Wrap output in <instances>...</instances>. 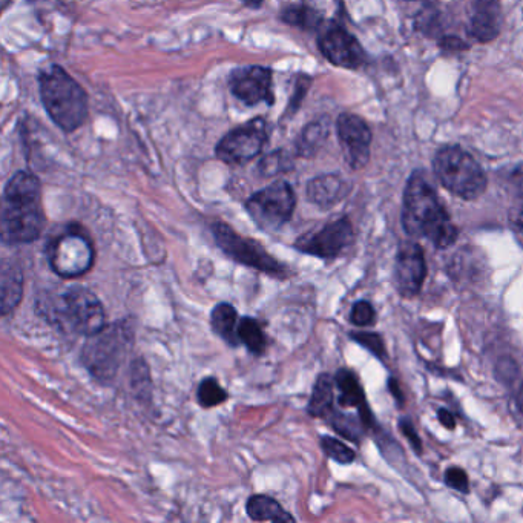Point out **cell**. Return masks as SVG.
<instances>
[{"label":"cell","instance_id":"36","mask_svg":"<svg viewBox=\"0 0 523 523\" xmlns=\"http://www.w3.org/2000/svg\"><path fill=\"white\" fill-rule=\"evenodd\" d=\"M438 419L445 428L453 430L456 427V419H454L453 413L447 410V408H439Z\"/></svg>","mask_w":523,"mask_h":523},{"label":"cell","instance_id":"34","mask_svg":"<svg viewBox=\"0 0 523 523\" xmlns=\"http://www.w3.org/2000/svg\"><path fill=\"white\" fill-rule=\"evenodd\" d=\"M445 484L453 490L468 493L470 491V482H468L467 473L462 468L451 467L445 473Z\"/></svg>","mask_w":523,"mask_h":523},{"label":"cell","instance_id":"3","mask_svg":"<svg viewBox=\"0 0 523 523\" xmlns=\"http://www.w3.org/2000/svg\"><path fill=\"white\" fill-rule=\"evenodd\" d=\"M436 177L447 191L464 200H476L487 189V175L481 165L459 146H445L433 160Z\"/></svg>","mask_w":523,"mask_h":523},{"label":"cell","instance_id":"20","mask_svg":"<svg viewBox=\"0 0 523 523\" xmlns=\"http://www.w3.org/2000/svg\"><path fill=\"white\" fill-rule=\"evenodd\" d=\"M2 315L7 316L8 313L13 312L19 306L22 295H24V275L22 270L16 264L5 263L2 266Z\"/></svg>","mask_w":523,"mask_h":523},{"label":"cell","instance_id":"16","mask_svg":"<svg viewBox=\"0 0 523 523\" xmlns=\"http://www.w3.org/2000/svg\"><path fill=\"white\" fill-rule=\"evenodd\" d=\"M502 27V7L500 0H476L471 17L470 33L479 42L496 39Z\"/></svg>","mask_w":523,"mask_h":523},{"label":"cell","instance_id":"23","mask_svg":"<svg viewBox=\"0 0 523 523\" xmlns=\"http://www.w3.org/2000/svg\"><path fill=\"white\" fill-rule=\"evenodd\" d=\"M335 384L332 376L321 375L313 385L307 412L313 418H327L333 412V398H335Z\"/></svg>","mask_w":523,"mask_h":523},{"label":"cell","instance_id":"5","mask_svg":"<svg viewBox=\"0 0 523 523\" xmlns=\"http://www.w3.org/2000/svg\"><path fill=\"white\" fill-rule=\"evenodd\" d=\"M53 315L56 316L57 323L86 338L96 335L106 327L102 303L91 290L82 286L68 287L60 295Z\"/></svg>","mask_w":523,"mask_h":523},{"label":"cell","instance_id":"31","mask_svg":"<svg viewBox=\"0 0 523 523\" xmlns=\"http://www.w3.org/2000/svg\"><path fill=\"white\" fill-rule=\"evenodd\" d=\"M353 341L359 344V346L364 347V349L372 352L376 358L384 359L385 358V346L384 341H382L381 336L376 335V333L370 332H353L352 335Z\"/></svg>","mask_w":523,"mask_h":523},{"label":"cell","instance_id":"33","mask_svg":"<svg viewBox=\"0 0 523 523\" xmlns=\"http://www.w3.org/2000/svg\"><path fill=\"white\" fill-rule=\"evenodd\" d=\"M310 83H312V77H297V82H295V91H293V96L290 97L289 106H287V116H293V114H297L301 103H303L304 97H306V94L309 93Z\"/></svg>","mask_w":523,"mask_h":523},{"label":"cell","instance_id":"8","mask_svg":"<svg viewBox=\"0 0 523 523\" xmlns=\"http://www.w3.org/2000/svg\"><path fill=\"white\" fill-rule=\"evenodd\" d=\"M94 247L79 231H68L57 237L48 249V263L62 278H79L94 264Z\"/></svg>","mask_w":523,"mask_h":523},{"label":"cell","instance_id":"35","mask_svg":"<svg viewBox=\"0 0 523 523\" xmlns=\"http://www.w3.org/2000/svg\"><path fill=\"white\" fill-rule=\"evenodd\" d=\"M399 425H401L402 433H404V435L407 436L408 441H410V444H412L413 447H415V450L421 451V439H419L418 433H416L415 427H413L412 422L408 421V419H402V421L399 422Z\"/></svg>","mask_w":523,"mask_h":523},{"label":"cell","instance_id":"1","mask_svg":"<svg viewBox=\"0 0 523 523\" xmlns=\"http://www.w3.org/2000/svg\"><path fill=\"white\" fill-rule=\"evenodd\" d=\"M402 226L412 238H425L438 249H447L458 240L454 226L433 186L421 172L408 178L402 203Z\"/></svg>","mask_w":523,"mask_h":523},{"label":"cell","instance_id":"30","mask_svg":"<svg viewBox=\"0 0 523 523\" xmlns=\"http://www.w3.org/2000/svg\"><path fill=\"white\" fill-rule=\"evenodd\" d=\"M321 447H323L324 453L338 464H352L355 461V451L350 450L344 442L338 441V439L323 436Z\"/></svg>","mask_w":523,"mask_h":523},{"label":"cell","instance_id":"21","mask_svg":"<svg viewBox=\"0 0 523 523\" xmlns=\"http://www.w3.org/2000/svg\"><path fill=\"white\" fill-rule=\"evenodd\" d=\"M247 516L255 522H293V516L283 510L274 497L255 494L247 500Z\"/></svg>","mask_w":523,"mask_h":523},{"label":"cell","instance_id":"32","mask_svg":"<svg viewBox=\"0 0 523 523\" xmlns=\"http://www.w3.org/2000/svg\"><path fill=\"white\" fill-rule=\"evenodd\" d=\"M375 320L376 313L372 304L367 303V301H358V303L353 304L352 312H350V321H352L353 326H372Z\"/></svg>","mask_w":523,"mask_h":523},{"label":"cell","instance_id":"19","mask_svg":"<svg viewBox=\"0 0 523 523\" xmlns=\"http://www.w3.org/2000/svg\"><path fill=\"white\" fill-rule=\"evenodd\" d=\"M7 203H31L40 201V181L28 171H19L7 181L4 188Z\"/></svg>","mask_w":523,"mask_h":523},{"label":"cell","instance_id":"39","mask_svg":"<svg viewBox=\"0 0 523 523\" xmlns=\"http://www.w3.org/2000/svg\"><path fill=\"white\" fill-rule=\"evenodd\" d=\"M517 402H519L520 410L523 412V387L520 389L519 399H517Z\"/></svg>","mask_w":523,"mask_h":523},{"label":"cell","instance_id":"25","mask_svg":"<svg viewBox=\"0 0 523 523\" xmlns=\"http://www.w3.org/2000/svg\"><path fill=\"white\" fill-rule=\"evenodd\" d=\"M329 137V123L327 120H316L309 123L301 132L297 140V155L300 157H313L323 148Z\"/></svg>","mask_w":523,"mask_h":523},{"label":"cell","instance_id":"11","mask_svg":"<svg viewBox=\"0 0 523 523\" xmlns=\"http://www.w3.org/2000/svg\"><path fill=\"white\" fill-rule=\"evenodd\" d=\"M229 88L247 106L274 105V73L267 66H240L229 77Z\"/></svg>","mask_w":523,"mask_h":523},{"label":"cell","instance_id":"26","mask_svg":"<svg viewBox=\"0 0 523 523\" xmlns=\"http://www.w3.org/2000/svg\"><path fill=\"white\" fill-rule=\"evenodd\" d=\"M238 338L240 343L249 349L254 355H263L267 349V336L263 327L254 318H241L238 324Z\"/></svg>","mask_w":523,"mask_h":523},{"label":"cell","instance_id":"24","mask_svg":"<svg viewBox=\"0 0 523 523\" xmlns=\"http://www.w3.org/2000/svg\"><path fill=\"white\" fill-rule=\"evenodd\" d=\"M281 20L290 27L300 28L304 31L320 30L323 25V16L320 11L315 10L312 5L303 4L290 5L281 13Z\"/></svg>","mask_w":523,"mask_h":523},{"label":"cell","instance_id":"15","mask_svg":"<svg viewBox=\"0 0 523 523\" xmlns=\"http://www.w3.org/2000/svg\"><path fill=\"white\" fill-rule=\"evenodd\" d=\"M427 277L424 250L415 241H404L396 255L395 284L404 298H413L421 292Z\"/></svg>","mask_w":523,"mask_h":523},{"label":"cell","instance_id":"37","mask_svg":"<svg viewBox=\"0 0 523 523\" xmlns=\"http://www.w3.org/2000/svg\"><path fill=\"white\" fill-rule=\"evenodd\" d=\"M513 221L514 224L519 227L520 231L523 232V197L522 200L519 201V204H517L516 208H514Z\"/></svg>","mask_w":523,"mask_h":523},{"label":"cell","instance_id":"2","mask_svg":"<svg viewBox=\"0 0 523 523\" xmlns=\"http://www.w3.org/2000/svg\"><path fill=\"white\" fill-rule=\"evenodd\" d=\"M39 96L48 117L63 132L77 131L88 119L85 89L59 65H48L37 77Z\"/></svg>","mask_w":523,"mask_h":523},{"label":"cell","instance_id":"13","mask_svg":"<svg viewBox=\"0 0 523 523\" xmlns=\"http://www.w3.org/2000/svg\"><path fill=\"white\" fill-rule=\"evenodd\" d=\"M336 132L350 168L362 169L369 163L372 148V131L361 117L344 112L336 120Z\"/></svg>","mask_w":523,"mask_h":523},{"label":"cell","instance_id":"12","mask_svg":"<svg viewBox=\"0 0 523 523\" xmlns=\"http://www.w3.org/2000/svg\"><path fill=\"white\" fill-rule=\"evenodd\" d=\"M353 227L347 218L333 221L324 226L321 231L310 232L298 238L295 247L300 252L313 257L332 260L343 254L344 250L352 244Z\"/></svg>","mask_w":523,"mask_h":523},{"label":"cell","instance_id":"29","mask_svg":"<svg viewBox=\"0 0 523 523\" xmlns=\"http://www.w3.org/2000/svg\"><path fill=\"white\" fill-rule=\"evenodd\" d=\"M330 422H332L335 431L350 441H359L362 436V419L353 418V416L343 415V413H330Z\"/></svg>","mask_w":523,"mask_h":523},{"label":"cell","instance_id":"4","mask_svg":"<svg viewBox=\"0 0 523 523\" xmlns=\"http://www.w3.org/2000/svg\"><path fill=\"white\" fill-rule=\"evenodd\" d=\"M132 327L126 321L105 327L96 335L88 336L83 347L82 361L97 379L109 382L114 379L132 344Z\"/></svg>","mask_w":523,"mask_h":523},{"label":"cell","instance_id":"9","mask_svg":"<svg viewBox=\"0 0 523 523\" xmlns=\"http://www.w3.org/2000/svg\"><path fill=\"white\" fill-rule=\"evenodd\" d=\"M269 142V126L257 117L227 132L215 146V155L227 165H244L261 154Z\"/></svg>","mask_w":523,"mask_h":523},{"label":"cell","instance_id":"28","mask_svg":"<svg viewBox=\"0 0 523 523\" xmlns=\"http://www.w3.org/2000/svg\"><path fill=\"white\" fill-rule=\"evenodd\" d=\"M197 398L201 407L212 408L226 401L227 392L218 384L217 379L206 378L198 385Z\"/></svg>","mask_w":523,"mask_h":523},{"label":"cell","instance_id":"6","mask_svg":"<svg viewBox=\"0 0 523 523\" xmlns=\"http://www.w3.org/2000/svg\"><path fill=\"white\" fill-rule=\"evenodd\" d=\"M297 206V197L287 181H275L247 198L244 208L261 231H278L289 223Z\"/></svg>","mask_w":523,"mask_h":523},{"label":"cell","instance_id":"10","mask_svg":"<svg viewBox=\"0 0 523 523\" xmlns=\"http://www.w3.org/2000/svg\"><path fill=\"white\" fill-rule=\"evenodd\" d=\"M45 226L40 201L7 203L2 209V240L7 244H27L42 234Z\"/></svg>","mask_w":523,"mask_h":523},{"label":"cell","instance_id":"22","mask_svg":"<svg viewBox=\"0 0 523 523\" xmlns=\"http://www.w3.org/2000/svg\"><path fill=\"white\" fill-rule=\"evenodd\" d=\"M211 324L214 332L226 341L231 346H238L240 338H238V320L237 309L231 304L220 303L214 307L211 313Z\"/></svg>","mask_w":523,"mask_h":523},{"label":"cell","instance_id":"27","mask_svg":"<svg viewBox=\"0 0 523 523\" xmlns=\"http://www.w3.org/2000/svg\"><path fill=\"white\" fill-rule=\"evenodd\" d=\"M292 169V157H290L289 152L283 151V149H277L272 154L266 155L258 163V172L263 177H275V175L284 174V172L292 171Z\"/></svg>","mask_w":523,"mask_h":523},{"label":"cell","instance_id":"38","mask_svg":"<svg viewBox=\"0 0 523 523\" xmlns=\"http://www.w3.org/2000/svg\"><path fill=\"white\" fill-rule=\"evenodd\" d=\"M263 2L264 0H243V4L246 5L247 8H254V10L260 8Z\"/></svg>","mask_w":523,"mask_h":523},{"label":"cell","instance_id":"17","mask_svg":"<svg viewBox=\"0 0 523 523\" xmlns=\"http://www.w3.org/2000/svg\"><path fill=\"white\" fill-rule=\"evenodd\" d=\"M349 194V185L343 177L336 174L320 175L309 181L306 188V195L320 208H330L343 200Z\"/></svg>","mask_w":523,"mask_h":523},{"label":"cell","instance_id":"18","mask_svg":"<svg viewBox=\"0 0 523 523\" xmlns=\"http://www.w3.org/2000/svg\"><path fill=\"white\" fill-rule=\"evenodd\" d=\"M335 382L339 390V405L346 408H359L364 425L372 424L373 418L367 408L366 396H364V390H362L358 378L350 370L341 369L336 373Z\"/></svg>","mask_w":523,"mask_h":523},{"label":"cell","instance_id":"7","mask_svg":"<svg viewBox=\"0 0 523 523\" xmlns=\"http://www.w3.org/2000/svg\"><path fill=\"white\" fill-rule=\"evenodd\" d=\"M212 234L224 254L237 263L260 270L263 274L272 275V277L286 278L284 264L275 260L258 241L241 237L231 226H227L221 221L212 224Z\"/></svg>","mask_w":523,"mask_h":523},{"label":"cell","instance_id":"14","mask_svg":"<svg viewBox=\"0 0 523 523\" xmlns=\"http://www.w3.org/2000/svg\"><path fill=\"white\" fill-rule=\"evenodd\" d=\"M318 48L332 65L344 70H356L366 62V53L362 50L361 43L339 25H330L321 31Z\"/></svg>","mask_w":523,"mask_h":523}]
</instances>
